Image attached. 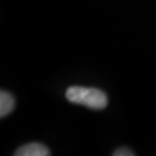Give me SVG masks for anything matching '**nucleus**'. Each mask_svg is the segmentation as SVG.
I'll return each instance as SVG.
<instances>
[{
	"label": "nucleus",
	"mask_w": 156,
	"mask_h": 156,
	"mask_svg": "<svg viewBox=\"0 0 156 156\" xmlns=\"http://www.w3.org/2000/svg\"><path fill=\"white\" fill-rule=\"evenodd\" d=\"M14 105H16L14 98L9 94V92L4 91V90L0 92V116L2 117L8 116L13 111Z\"/></svg>",
	"instance_id": "7ed1b4c3"
},
{
	"label": "nucleus",
	"mask_w": 156,
	"mask_h": 156,
	"mask_svg": "<svg viewBox=\"0 0 156 156\" xmlns=\"http://www.w3.org/2000/svg\"><path fill=\"white\" fill-rule=\"evenodd\" d=\"M65 96L70 103L83 105L95 111L104 109L108 104V98L105 92L99 89H94V87L72 86L66 90Z\"/></svg>",
	"instance_id": "f257e3e1"
},
{
	"label": "nucleus",
	"mask_w": 156,
	"mask_h": 156,
	"mask_svg": "<svg viewBox=\"0 0 156 156\" xmlns=\"http://www.w3.org/2000/svg\"><path fill=\"white\" fill-rule=\"evenodd\" d=\"M51 152L44 144L42 143H29L20 147L14 155L17 156H48Z\"/></svg>",
	"instance_id": "f03ea898"
},
{
	"label": "nucleus",
	"mask_w": 156,
	"mask_h": 156,
	"mask_svg": "<svg viewBox=\"0 0 156 156\" xmlns=\"http://www.w3.org/2000/svg\"><path fill=\"white\" fill-rule=\"evenodd\" d=\"M113 155L115 156H124V155H126V156H133L134 152H131V151L128 150V148H120V150H117L116 152H113Z\"/></svg>",
	"instance_id": "20e7f679"
}]
</instances>
